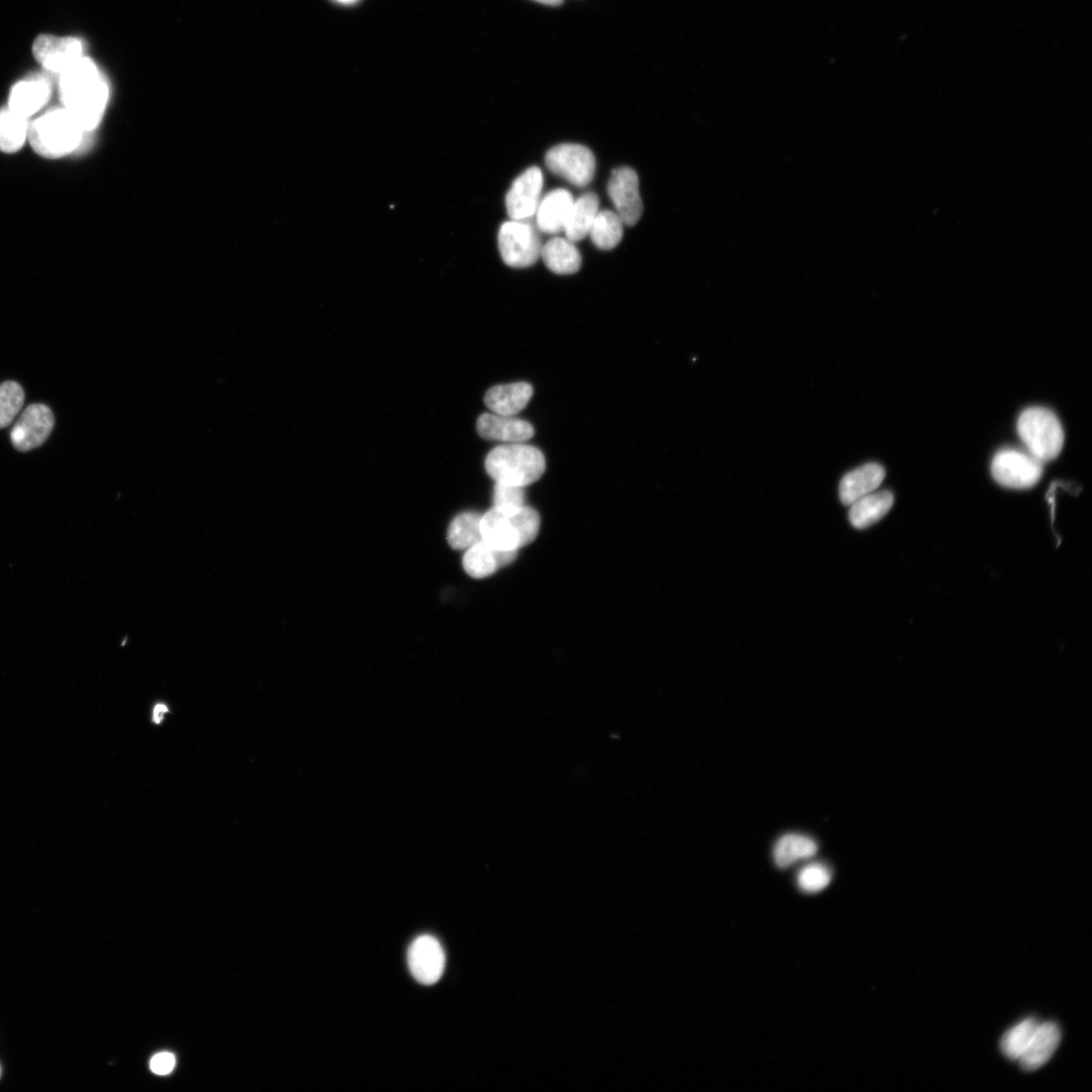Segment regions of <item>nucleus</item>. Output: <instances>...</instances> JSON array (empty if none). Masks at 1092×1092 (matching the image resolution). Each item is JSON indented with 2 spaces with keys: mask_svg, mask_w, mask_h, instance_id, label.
I'll return each instance as SVG.
<instances>
[{
  "mask_svg": "<svg viewBox=\"0 0 1092 1092\" xmlns=\"http://www.w3.org/2000/svg\"><path fill=\"white\" fill-rule=\"evenodd\" d=\"M518 554L519 551L499 550L481 541L466 550L463 565L470 576L481 579L513 563Z\"/></svg>",
  "mask_w": 1092,
  "mask_h": 1092,
  "instance_id": "15",
  "label": "nucleus"
},
{
  "mask_svg": "<svg viewBox=\"0 0 1092 1092\" xmlns=\"http://www.w3.org/2000/svg\"><path fill=\"white\" fill-rule=\"evenodd\" d=\"M30 120L9 108L0 111V152L7 155L19 153L29 141Z\"/></svg>",
  "mask_w": 1092,
  "mask_h": 1092,
  "instance_id": "25",
  "label": "nucleus"
},
{
  "mask_svg": "<svg viewBox=\"0 0 1092 1092\" xmlns=\"http://www.w3.org/2000/svg\"><path fill=\"white\" fill-rule=\"evenodd\" d=\"M482 517L476 513H464L450 525L448 542L457 550H467L482 541Z\"/></svg>",
  "mask_w": 1092,
  "mask_h": 1092,
  "instance_id": "27",
  "label": "nucleus"
},
{
  "mask_svg": "<svg viewBox=\"0 0 1092 1092\" xmlns=\"http://www.w3.org/2000/svg\"><path fill=\"white\" fill-rule=\"evenodd\" d=\"M533 396L534 388L528 383L500 385L486 393L485 404L495 414L517 416L527 408Z\"/></svg>",
  "mask_w": 1092,
  "mask_h": 1092,
  "instance_id": "18",
  "label": "nucleus"
},
{
  "mask_svg": "<svg viewBox=\"0 0 1092 1092\" xmlns=\"http://www.w3.org/2000/svg\"><path fill=\"white\" fill-rule=\"evenodd\" d=\"M1061 1041V1031L1054 1023L1039 1024L1027 1050L1019 1059L1023 1069L1035 1071L1044 1066L1054 1055Z\"/></svg>",
  "mask_w": 1092,
  "mask_h": 1092,
  "instance_id": "21",
  "label": "nucleus"
},
{
  "mask_svg": "<svg viewBox=\"0 0 1092 1092\" xmlns=\"http://www.w3.org/2000/svg\"><path fill=\"white\" fill-rule=\"evenodd\" d=\"M25 403V392L16 382L0 385V429L8 427L15 420Z\"/></svg>",
  "mask_w": 1092,
  "mask_h": 1092,
  "instance_id": "29",
  "label": "nucleus"
},
{
  "mask_svg": "<svg viewBox=\"0 0 1092 1092\" xmlns=\"http://www.w3.org/2000/svg\"><path fill=\"white\" fill-rule=\"evenodd\" d=\"M498 244L504 262L515 268H526L537 263L543 249L537 230L524 220L504 223L499 231Z\"/></svg>",
  "mask_w": 1092,
  "mask_h": 1092,
  "instance_id": "6",
  "label": "nucleus"
},
{
  "mask_svg": "<svg viewBox=\"0 0 1092 1092\" xmlns=\"http://www.w3.org/2000/svg\"><path fill=\"white\" fill-rule=\"evenodd\" d=\"M886 470L876 463L866 464L844 476L840 484V499L850 506L862 497L876 492L886 478Z\"/></svg>",
  "mask_w": 1092,
  "mask_h": 1092,
  "instance_id": "17",
  "label": "nucleus"
},
{
  "mask_svg": "<svg viewBox=\"0 0 1092 1092\" xmlns=\"http://www.w3.org/2000/svg\"><path fill=\"white\" fill-rule=\"evenodd\" d=\"M546 165L552 174L577 187L588 185L596 171L593 153L577 144L555 146L546 156Z\"/></svg>",
  "mask_w": 1092,
  "mask_h": 1092,
  "instance_id": "7",
  "label": "nucleus"
},
{
  "mask_svg": "<svg viewBox=\"0 0 1092 1092\" xmlns=\"http://www.w3.org/2000/svg\"><path fill=\"white\" fill-rule=\"evenodd\" d=\"M494 506L515 508L526 505V488L505 484L496 483L494 487L493 495Z\"/></svg>",
  "mask_w": 1092,
  "mask_h": 1092,
  "instance_id": "31",
  "label": "nucleus"
},
{
  "mask_svg": "<svg viewBox=\"0 0 1092 1092\" xmlns=\"http://www.w3.org/2000/svg\"><path fill=\"white\" fill-rule=\"evenodd\" d=\"M87 134L77 119L63 108L47 112L31 122L29 142L38 156L56 161L76 153Z\"/></svg>",
  "mask_w": 1092,
  "mask_h": 1092,
  "instance_id": "3",
  "label": "nucleus"
},
{
  "mask_svg": "<svg viewBox=\"0 0 1092 1092\" xmlns=\"http://www.w3.org/2000/svg\"><path fill=\"white\" fill-rule=\"evenodd\" d=\"M1039 1023L1035 1018H1027L1008 1030L1002 1037L1000 1049L1009 1060H1019L1031 1043Z\"/></svg>",
  "mask_w": 1092,
  "mask_h": 1092,
  "instance_id": "28",
  "label": "nucleus"
},
{
  "mask_svg": "<svg viewBox=\"0 0 1092 1092\" xmlns=\"http://www.w3.org/2000/svg\"><path fill=\"white\" fill-rule=\"evenodd\" d=\"M83 42L77 38L39 36L33 46L37 61L47 70L61 73L84 55Z\"/></svg>",
  "mask_w": 1092,
  "mask_h": 1092,
  "instance_id": "13",
  "label": "nucleus"
},
{
  "mask_svg": "<svg viewBox=\"0 0 1092 1092\" xmlns=\"http://www.w3.org/2000/svg\"><path fill=\"white\" fill-rule=\"evenodd\" d=\"M1044 473L1043 464L1032 455L1016 450H1002L991 464V474L1002 487L1026 490L1036 486Z\"/></svg>",
  "mask_w": 1092,
  "mask_h": 1092,
  "instance_id": "8",
  "label": "nucleus"
},
{
  "mask_svg": "<svg viewBox=\"0 0 1092 1092\" xmlns=\"http://www.w3.org/2000/svg\"><path fill=\"white\" fill-rule=\"evenodd\" d=\"M477 430L484 440L506 445L525 444L536 433L534 426L526 420L495 413L481 415L477 421Z\"/></svg>",
  "mask_w": 1092,
  "mask_h": 1092,
  "instance_id": "14",
  "label": "nucleus"
},
{
  "mask_svg": "<svg viewBox=\"0 0 1092 1092\" xmlns=\"http://www.w3.org/2000/svg\"><path fill=\"white\" fill-rule=\"evenodd\" d=\"M51 98V86L44 78H33L17 84L9 100V109L30 120L38 114Z\"/></svg>",
  "mask_w": 1092,
  "mask_h": 1092,
  "instance_id": "16",
  "label": "nucleus"
},
{
  "mask_svg": "<svg viewBox=\"0 0 1092 1092\" xmlns=\"http://www.w3.org/2000/svg\"><path fill=\"white\" fill-rule=\"evenodd\" d=\"M169 712V707L165 704H159L154 711V721L157 724L163 722L165 715Z\"/></svg>",
  "mask_w": 1092,
  "mask_h": 1092,
  "instance_id": "33",
  "label": "nucleus"
},
{
  "mask_svg": "<svg viewBox=\"0 0 1092 1092\" xmlns=\"http://www.w3.org/2000/svg\"><path fill=\"white\" fill-rule=\"evenodd\" d=\"M819 851L816 841L808 836L788 834L778 840L773 851L775 864L786 869L794 864L809 860Z\"/></svg>",
  "mask_w": 1092,
  "mask_h": 1092,
  "instance_id": "24",
  "label": "nucleus"
},
{
  "mask_svg": "<svg viewBox=\"0 0 1092 1092\" xmlns=\"http://www.w3.org/2000/svg\"><path fill=\"white\" fill-rule=\"evenodd\" d=\"M589 235L598 248L611 250L622 240L623 222L617 212L604 209L597 213Z\"/></svg>",
  "mask_w": 1092,
  "mask_h": 1092,
  "instance_id": "26",
  "label": "nucleus"
},
{
  "mask_svg": "<svg viewBox=\"0 0 1092 1092\" xmlns=\"http://www.w3.org/2000/svg\"><path fill=\"white\" fill-rule=\"evenodd\" d=\"M541 256L547 268L556 274L575 273L581 265V256L573 242L559 237L543 246Z\"/></svg>",
  "mask_w": 1092,
  "mask_h": 1092,
  "instance_id": "23",
  "label": "nucleus"
},
{
  "mask_svg": "<svg viewBox=\"0 0 1092 1092\" xmlns=\"http://www.w3.org/2000/svg\"><path fill=\"white\" fill-rule=\"evenodd\" d=\"M607 190L623 224L629 227L634 226L643 212L636 173L629 168L613 171Z\"/></svg>",
  "mask_w": 1092,
  "mask_h": 1092,
  "instance_id": "11",
  "label": "nucleus"
},
{
  "mask_svg": "<svg viewBox=\"0 0 1092 1092\" xmlns=\"http://www.w3.org/2000/svg\"><path fill=\"white\" fill-rule=\"evenodd\" d=\"M1017 432L1035 459L1042 464L1056 460L1064 446V431L1058 417L1050 410L1032 407L1017 421Z\"/></svg>",
  "mask_w": 1092,
  "mask_h": 1092,
  "instance_id": "5",
  "label": "nucleus"
},
{
  "mask_svg": "<svg viewBox=\"0 0 1092 1092\" xmlns=\"http://www.w3.org/2000/svg\"><path fill=\"white\" fill-rule=\"evenodd\" d=\"M334 2H336L340 5H343V6H350V5H354L357 2H359V0H334Z\"/></svg>",
  "mask_w": 1092,
  "mask_h": 1092,
  "instance_id": "35",
  "label": "nucleus"
},
{
  "mask_svg": "<svg viewBox=\"0 0 1092 1092\" xmlns=\"http://www.w3.org/2000/svg\"><path fill=\"white\" fill-rule=\"evenodd\" d=\"M573 197L563 188L555 189L545 196L538 207L539 228L547 234H556L564 229L570 213Z\"/></svg>",
  "mask_w": 1092,
  "mask_h": 1092,
  "instance_id": "19",
  "label": "nucleus"
},
{
  "mask_svg": "<svg viewBox=\"0 0 1092 1092\" xmlns=\"http://www.w3.org/2000/svg\"><path fill=\"white\" fill-rule=\"evenodd\" d=\"M599 212V197L590 192L580 195L573 201L564 232L566 239L577 242L589 235L595 217Z\"/></svg>",
  "mask_w": 1092,
  "mask_h": 1092,
  "instance_id": "22",
  "label": "nucleus"
},
{
  "mask_svg": "<svg viewBox=\"0 0 1092 1092\" xmlns=\"http://www.w3.org/2000/svg\"><path fill=\"white\" fill-rule=\"evenodd\" d=\"M485 468L496 483L527 488L543 477L546 463L539 449L525 444H512L492 450L486 458Z\"/></svg>",
  "mask_w": 1092,
  "mask_h": 1092,
  "instance_id": "4",
  "label": "nucleus"
},
{
  "mask_svg": "<svg viewBox=\"0 0 1092 1092\" xmlns=\"http://www.w3.org/2000/svg\"><path fill=\"white\" fill-rule=\"evenodd\" d=\"M176 1066V1057L172 1053L163 1052L157 1054L152 1062V1070L159 1075L170 1074Z\"/></svg>",
  "mask_w": 1092,
  "mask_h": 1092,
  "instance_id": "32",
  "label": "nucleus"
},
{
  "mask_svg": "<svg viewBox=\"0 0 1092 1092\" xmlns=\"http://www.w3.org/2000/svg\"><path fill=\"white\" fill-rule=\"evenodd\" d=\"M543 186L544 175L537 167L518 178L506 196L509 216L517 221L533 216L538 210Z\"/></svg>",
  "mask_w": 1092,
  "mask_h": 1092,
  "instance_id": "12",
  "label": "nucleus"
},
{
  "mask_svg": "<svg viewBox=\"0 0 1092 1092\" xmlns=\"http://www.w3.org/2000/svg\"><path fill=\"white\" fill-rule=\"evenodd\" d=\"M54 416L49 407L43 404L29 406L11 432L14 448L22 453L41 447L54 428Z\"/></svg>",
  "mask_w": 1092,
  "mask_h": 1092,
  "instance_id": "10",
  "label": "nucleus"
},
{
  "mask_svg": "<svg viewBox=\"0 0 1092 1092\" xmlns=\"http://www.w3.org/2000/svg\"><path fill=\"white\" fill-rule=\"evenodd\" d=\"M60 98L86 133L100 125L105 114L109 88L97 65L83 56L61 73Z\"/></svg>",
  "mask_w": 1092,
  "mask_h": 1092,
  "instance_id": "1",
  "label": "nucleus"
},
{
  "mask_svg": "<svg viewBox=\"0 0 1092 1092\" xmlns=\"http://www.w3.org/2000/svg\"><path fill=\"white\" fill-rule=\"evenodd\" d=\"M535 2H538V3L546 5V6L557 7V6H560L562 4L563 0H535Z\"/></svg>",
  "mask_w": 1092,
  "mask_h": 1092,
  "instance_id": "34",
  "label": "nucleus"
},
{
  "mask_svg": "<svg viewBox=\"0 0 1092 1092\" xmlns=\"http://www.w3.org/2000/svg\"><path fill=\"white\" fill-rule=\"evenodd\" d=\"M0 1076H2V1067H0Z\"/></svg>",
  "mask_w": 1092,
  "mask_h": 1092,
  "instance_id": "36",
  "label": "nucleus"
},
{
  "mask_svg": "<svg viewBox=\"0 0 1092 1092\" xmlns=\"http://www.w3.org/2000/svg\"><path fill=\"white\" fill-rule=\"evenodd\" d=\"M408 965L419 983L432 985L439 981L446 968V954L440 940L429 934L417 937L408 951Z\"/></svg>",
  "mask_w": 1092,
  "mask_h": 1092,
  "instance_id": "9",
  "label": "nucleus"
},
{
  "mask_svg": "<svg viewBox=\"0 0 1092 1092\" xmlns=\"http://www.w3.org/2000/svg\"><path fill=\"white\" fill-rule=\"evenodd\" d=\"M832 871L822 863H813L801 869L797 876L800 891L814 895L825 891L832 882Z\"/></svg>",
  "mask_w": 1092,
  "mask_h": 1092,
  "instance_id": "30",
  "label": "nucleus"
},
{
  "mask_svg": "<svg viewBox=\"0 0 1092 1092\" xmlns=\"http://www.w3.org/2000/svg\"><path fill=\"white\" fill-rule=\"evenodd\" d=\"M541 523L537 510L527 505L494 506L482 517V541L499 550L519 551L537 539Z\"/></svg>",
  "mask_w": 1092,
  "mask_h": 1092,
  "instance_id": "2",
  "label": "nucleus"
},
{
  "mask_svg": "<svg viewBox=\"0 0 1092 1092\" xmlns=\"http://www.w3.org/2000/svg\"><path fill=\"white\" fill-rule=\"evenodd\" d=\"M895 504L891 491L873 492L850 505L849 519L857 530H865L881 522Z\"/></svg>",
  "mask_w": 1092,
  "mask_h": 1092,
  "instance_id": "20",
  "label": "nucleus"
}]
</instances>
